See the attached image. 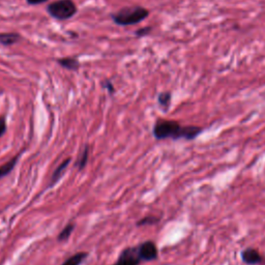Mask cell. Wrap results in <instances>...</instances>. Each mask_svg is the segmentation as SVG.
Instances as JSON below:
<instances>
[{"label":"cell","mask_w":265,"mask_h":265,"mask_svg":"<svg viewBox=\"0 0 265 265\" xmlns=\"http://www.w3.org/2000/svg\"><path fill=\"white\" fill-rule=\"evenodd\" d=\"M7 132V120L5 116L0 117V138H2Z\"/></svg>","instance_id":"2e32d148"},{"label":"cell","mask_w":265,"mask_h":265,"mask_svg":"<svg viewBox=\"0 0 265 265\" xmlns=\"http://www.w3.org/2000/svg\"><path fill=\"white\" fill-rule=\"evenodd\" d=\"M149 31H150V27H146V28L144 27V28L138 30V31L136 32V34H137L138 36H141V35H145V34H147Z\"/></svg>","instance_id":"e0dca14e"},{"label":"cell","mask_w":265,"mask_h":265,"mask_svg":"<svg viewBox=\"0 0 265 265\" xmlns=\"http://www.w3.org/2000/svg\"><path fill=\"white\" fill-rule=\"evenodd\" d=\"M20 40V35L17 33H0V44L10 46L16 44Z\"/></svg>","instance_id":"7c38bea8"},{"label":"cell","mask_w":265,"mask_h":265,"mask_svg":"<svg viewBox=\"0 0 265 265\" xmlns=\"http://www.w3.org/2000/svg\"><path fill=\"white\" fill-rule=\"evenodd\" d=\"M141 258L138 253L137 246L129 247L122 251L119 254L116 262L112 265H139L141 263Z\"/></svg>","instance_id":"277c9868"},{"label":"cell","mask_w":265,"mask_h":265,"mask_svg":"<svg viewBox=\"0 0 265 265\" xmlns=\"http://www.w3.org/2000/svg\"><path fill=\"white\" fill-rule=\"evenodd\" d=\"M89 154H90V147H89V145H85V147L81 152L80 156L78 157V160L76 163V167L78 168L79 171L83 170L85 166L87 165V162L89 159Z\"/></svg>","instance_id":"30bf717a"},{"label":"cell","mask_w":265,"mask_h":265,"mask_svg":"<svg viewBox=\"0 0 265 265\" xmlns=\"http://www.w3.org/2000/svg\"><path fill=\"white\" fill-rule=\"evenodd\" d=\"M159 104L163 107H168L170 104V101H171V94L170 92H162L160 93L159 95Z\"/></svg>","instance_id":"9a60e30c"},{"label":"cell","mask_w":265,"mask_h":265,"mask_svg":"<svg viewBox=\"0 0 265 265\" xmlns=\"http://www.w3.org/2000/svg\"><path fill=\"white\" fill-rule=\"evenodd\" d=\"M87 257H88L87 252H78L75 255L67 258L61 265H81Z\"/></svg>","instance_id":"9c48e42d"},{"label":"cell","mask_w":265,"mask_h":265,"mask_svg":"<svg viewBox=\"0 0 265 265\" xmlns=\"http://www.w3.org/2000/svg\"><path fill=\"white\" fill-rule=\"evenodd\" d=\"M74 230H75V224H74V223L67 224V225L59 232V234H58V236H57V240H58V242H65V240H67V239L70 237V235H71V233L74 232Z\"/></svg>","instance_id":"8fae6325"},{"label":"cell","mask_w":265,"mask_h":265,"mask_svg":"<svg viewBox=\"0 0 265 265\" xmlns=\"http://www.w3.org/2000/svg\"><path fill=\"white\" fill-rule=\"evenodd\" d=\"M20 154L17 155L16 157H14L13 159H11L9 162H7L6 164L0 166V179L8 176L11 172H13V170L15 169V167L19 161V158H20Z\"/></svg>","instance_id":"ba28073f"},{"label":"cell","mask_w":265,"mask_h":265,"mask_svg":"<svg viewBox=\"0 0 265 265\" xmlns=\"http://www.w3.org/2000/svg\"><path fill=\"white\" fill-rule=\"evenodd\" d=\"M139 256L142 261H154L158 258V248L154 242L147 240L137 246Z\"/></svg>","instance_id":"5b68a950"},{"label":"cell","mask_w":265,"mask_h":265,"mask_svg":"<svg viewBox=\"0 0 265 265\" xmlns=\"http://www.w3.org/2000/svg\"><path fill=\"white\" fill-rule=\"evenodd\" d=\"M160 222V219L158 216H154V215H147L145 218H142L141 220H139L137 222V226H147V225H155L157 223Z\"/></svg>","instance_id":"5bb4252c"},{"label":"cell","mask_w":265,"mask_h":265,"mask_svg":"<svg viewBox=\"0 0 265 265\" xmlns=\"http://www.w3.org/2000/svg\"><path fill=\"white\" fill-rule=\"evenodd\" d=\"M48 13L53 18L66 20L77 13V8L73 0H57L48 6Z\"/></svg>","instance_id":"3957f363"},{"label":"cell","mask_w":265,"mask_h":265,"mask_svg":"<svg viewBox=\"0 0 265 265\" xmlns=\"http://www.w3.org/2000/svg\"><path fill=\"white\" fill-rule=\"evenodd\" d=\"M148 11L142 7L134 8H125L113 15V20L118 25H134V24L140 23L148 16Z\"/></svg>","instance_id":"7a4b0ae2"},{"label":"cell","mask_w":265,"mask_h":265,"mask_svg":"<svg viewBox=\"0 0 265 265\" xmlns=\"http://www.w3.org/2000/svg\"><path fill=\"white\" fill-rule=\"evenodd\" d=\"M58 63L65 68L68 69H77L79 67V62L75 58H64V59H59Z\"/></svg>","instance_id":"4fadbf2b"},{"label":"cell","mask_w":265,"mask_h":265,"mask_svg":"<svg viewBox=\"0 0 265 265\" xmlns=\"http://www.w3.org/2000/svg\"><path fill=\"white\" fill-rule=\"evenodd\" d=\"M105 87L109 90V92L110 93H113L114 92V87H113V85H112V83H110V82H106V84H105Z\"/></svg>","instance_id":"d6986e66"},{"label":"cell","mask_w":265,"mask_h":265,"mask_svg":"<svg viewBox=\"0 0 265 265\" xmlns=\"http://www.w3.org/2000/svg\"><path fill=\"white\" fill-rule=\"evenodd\" d=\"M242 259L245 263L249 265H256L263 262V257L260 255V253L252 248L246 249L242 252Z\"/></svg>","instance_id":"8992f818"},{"label":"cell","mask_w":265,"mask_h":265,"mask_svg":"<svg viewBox=\"0 0 265 265\" xmlns=\"http://www.w3.org/2000/svg\"><path fill=\"white\" fill-rule=\"evenodd\" d=\"M46 2L47 0H27V3L29 5H40V4H44Z\"/></svg>","instance_id":"ac0fdd59"},{"label":"cell","mask_w":265,"mask_h":265,"mask_svg":"<svg viewBox=\"0 0 265 265\" xmlns=\"http://www.w3.org/2000/svg\"><path fill=\"white\" fill-rule=\"evenodd\" d=\"M69 163H70V159L67 158L56 168V169L53 172V174H52V176H51V179H50V182H49V187L54 186V184H56L60 180V178L62 177L63 173L66 170L67 166L69 165Z\"/></svg>","instance_id":"52a82bcc"},{"label":"cell","mask_w":265,"mask_h":265,"mask_svg":"<svg viewBox=\"0 0 265 265\" xmlns=\"http://www.w3.org/2000/svg\"><path fill=\"white\" fill-rule=\"evenodd\" d=\"M201 128L199 127H181L174 120H158L154 127V136L158 140L165 139H195L200 133Z\"/></svg>","instance_id":"6da1fadb"}]
</instances>
